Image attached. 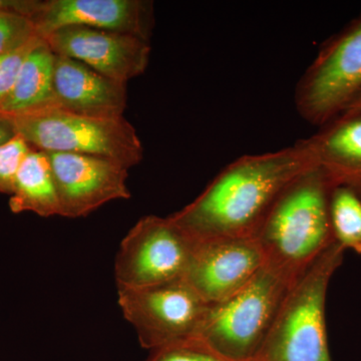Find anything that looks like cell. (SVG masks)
<instances>
[{"label":"cell","mask_w":361,"mask_h":361,"mask_svg":"<svg viewBox=\"0 0 361 361\" xmlns=\"http://www.w3.org/2000/svg\"><path fill=\"white\" fill-rule=\"evenodd\" d=\"M314 166L300 141L279 151L241 157L170 217L197 241L254 238L278 197Z\"/></svg>","instance_id":"obj_1"},{"label":"cell","mask_w":361,"mask_h":361,"mask_svg":"<svg viewBox=\"0 0 361 361\" xmlns=\"http://www.w3.org/2000/svg\"><path fill=\"white\" fill-rule=\"evenodd\" d=\"M334 187L317 166L287 186L254 236L266 262L299 275L336 241L329 214Z\"/></svg>","instance_id":"obj_2"},{"label":"cell","mask_w":361,"mask_h":361,"mask_svg":"<svg viewBox=\"0 0 361 361\" xmlns=\"http://www.w3.org/2000/svg\"><path fill=\"white\" fill-rule=\"evenodd\" d=\"M299 275L266 262L239 291L209 305L195 341L227 360L255 361Z\"/></svg>","instance_id":"obj_3"},{"label":"cell","mask_w":361,"mask_h":361,"mask_svg":"<svg viewBox=\"0 0 361 361\" xmlns=\"http://www.w3.org/2000/svg\"><path fill=\"white\" fill-rule=\"evenodd\" d=\"M344 251L332 242L296 278L255 361H332L325 304Z\"/></svg>","instance_id":"obj_4"},{"label":"cell","mask_w":361,"mask_h":361,"mask_svg":"<svg viewBox=\"0 0 361 361\" xmlns=\"http://www.w3.org/2000/svg\"><path fill=\"white\" fill-rule=\"evenodd\" d=\"M18 135L47 153L99 157L130 169L144 158L137 130L123 116L92 118L51 109L13 116Z\"/></svg>","instance_id":"obj_5"},{"label":"cell","mask_w":361,"mask_h":361,"mask_svg":"<svg viewBox=\"0 0 361 361\" xmlns=\"http://www.w3.org/2000/svg\"><path fill=\"white\" fill-rule=\"evenodd\" d=\"M118 297L142 348L151 351L196 338L210 305L184 278L144 288H118Z\"/></svg>","instance_id":"obj_6"},{"label":"cell","mask_w":361,"mask_h":361,"mask_svg":"<svg viewBox=\"0 0 361 361\" xmlns=\"http://www.w3.org/2000/svg\"><path fill=\"white\" fill-rule=\"evenodd\" d=\"M361 94V13L323 45L297 85V110L322 126L341 115Z\"/></svg>","instance_id":"obj_7"},{"label":"cell","mask_w":361,"mask_h":361,"mask_svg":"<svg viewBox=\"0 0 361 361\" xmlns=\"http://www.w3.org/2000/svg\"><path fill=\"white\" fill-rule=\"evenodd\" d=\"M196 242L170 216H145L121 242L115 263L118 288H144L182 279Z\"/></svg>","instance_id":"obj_8"},{"label":"cell","mask_w":361,"mask_h":361,"mask_svg":"<svg viewBox=\"0 0 361 361\" xmlns=\"http://www.w3.org/2000/svg\"><path fill=\"white\" fill-rule=\"evenodd\" d=\"M47 154L61 217H85L109 202L130 198L129 169L120 164L78 154Z\"/></svg>","instance_id":"obj_9"},{"label":"cell","mask_w":361,"mask_h":361,"mask_svg":"<svg viewBox=\"0 0 361 361\" xmlns=\"http://www.w3.org/2000/svg\"><path fill=\"white\" fill-rule=\"evenodd\" d=\"M44 39L54 54L123 84L146 71L152 49L148 40L135 35L85 26L59 28Z\"/></svg>","instance_id":"obj_10"},{"label":"cell","mask_w":361,"mask_h":361,"mask_svg":"<svg viewBox=\"0 0 361 361\" xmlns=\"http://www.w3.org/2000/svg\"><path fill=\"white\" fill-rule=\"evenodd\" d=\"M266 264L253 237L197 241L184 279L206 301L214 304L239 291Z\"/></svg>","instance_id":"obj_11"},{"label":"cell","mask_w":361,"mask_h":361,"mask_svg":"<svg viewBox=\"0 0 361 361\" xmlns=\"http://www.w3.org/2000/svg\"><path fill=\"white\" fill-rule=\"evenodd\" d=\"M32 21L42 39L66 26H85L149 42L154 6L146 0H44Z\"/></svg>","instance_id":"obj_12"},{"label":"cell","mask_w":361,"mask_h":361,"mask_svg":"<svg viewBox=\"0 0 361 361\" xmlns=\"http://www.w3.org/2000/svg\"><path fill=\"white\" fill-rule=\"evenodd\" d=\"M54 89L56 109L75 115L116 118L127 109V84L59 54L54 56Z\"/></svg>","instance_id":"obj_13"},{"label":"cell","mask_w":361,"mask_h":361,"mask_svg":"<svg viewBox=\"0 0 361 361\" xmlns=\"http://www.w3.org/2000/svg\"><path fill=\"white\" fill-rule=\"evenodd\" d=\"M334 186L361 189V113H344L300 141Z\"/></svg>","instance_id":"obj_14"},{"label":"cell","mask_w":361,"mask_h":361,"mask_svg":"<svg viewBox=\"0 0 361 361\" xmlns=\"http://www.w3.org/2000/svg\"><path fill=\"white\" fill-rule=\"evenodd\" d=\"M54 52L44 39L26 56L13 90L0 111L16 116L56 109L54 89Z\"/></svg>","instance_id":"obj_15"},{"label":"cell","mask_w":361,"mask_h":361,"mask_svg":"<svg viewBox=\"0 0 361 361\" xmlns=\"http://www.w3.org/2000/svg\"><path fill=\"white\" fill-rule=\"evenodd\" d=\"M9 209L14 214L59 216L58 192L47 152L32 148L23 159L14 180Z\"/></svg>","instance_id":"obj_16"},{"label":"cell","mask_w":361,"mask_h":361,"mask_svg":"<svg viewBox=\"0 0 361 361\" xmlns=\"http://www.w3.org/2000/svg\"><path fill=\"white\" fill-rule=\"evenodd\" d=\"M330 223L336 242L345 250L361 254V195L353 188H332L329 201Z\"/></svg>","instance_id":"obj_17"},{"label":"cell","mask_w":361,"mask_h":361,"mask_svg":"<svg viewBox=\"0 0 361 361\" xmlns=\"http://www.w3.org/2000/svg\"><path fill=\"white\" fill-rule=\"evenodd\" d=\"M39 37L30 18L0 11V54L20 49Z\"/></svg>","instance_id":"obj_18"},{"label":"cell","mask_w":361,"mask_h":361,"mask_svg":"<svg viewBox=\"0 0 361 361\" xmlns=\"http://www.w3.org/2000/svg\"><path fill=\"white\" fill-rule=\"evenodd\" d=\"M30 149V145L20 135L0 146V194L13 193L18 169Z\"/></svg>","instance_id":"obj_19"},{"label":"cell","mask_w":361,"mask_h":361,"mask_svg":"<svg viewBox=\"0 0 361 361\" xmlns=\"http://www.w3.org/2000/svg\"><path fill=\"white\" fill-rule=\"evenodd\" d=\"M146 361H231L214 353L200 341H188L152 351Z\"/></svg>","instance_id":"obj_20"},{"label":"cell","mask_w":361,"mask_h":361,"mask_svg":"<svg viewBox=\"0 0 361 361\" xmlns=\"http://www.w3.org/2000/svg\"><path fill=\"white\" fill-rule=\"evenodd\" d=\"M40 39L42 37H37L20 49L0 54V104L13 90L26 56Z\"/></svg>","instance_id":"obj_21"},{"label":"cell","mask_w":361,"mask_h":361,"mask_svg":"<svg viewBox=\"0 0 361 361\" xmlns=\"http://www.w3.org/2000/svg\"><path fill=\"white\" fill-rule=\"evenodd\" d=\"M44 0H0V11L32 18L39 13Z\"/></svg>","instance_id":"obj_22"},{"label":"cell","mask_w":361,"mask_h":361,"mask_svg":"<svg viewBox=\"0 0 361 361\" xmlns=\"http://www.w3.org/2000/svg\"><path fill=\"white\" fill-rule=\"evenodd\" d=\"M18 135L13 116L0 111V146Z\"/></svg>","instance_id":"obj_23"},{"label":"cell","mask_w":361,"mask_h":361,"mask_svg":"<svg viewBox=\"0 0 361 361\" xmlns=\"http://www.w3.org/2000/svg\"><path fill=\"white\" fill-rule=\"evenodd\" d=\"M361 113V94L356 97L355 101L353 102L348 109L343 113Z\"/></svg>","instance_id":"obj_24"},{"label":"cell","mask_w":361,"mask_h":361,"mask_svg":"<svg viewBox=\"0 0 361 361\" xmlns=\"http://www.w3.org/2000/svg\"><path fill=\"white\" fill-rule=\"evenodd\" d=\"M356 191H357V192H358V193H360V194L361 195V189H360V190H356Z\"/></svg>","instance_id":"obj_25"}]
</instances>
